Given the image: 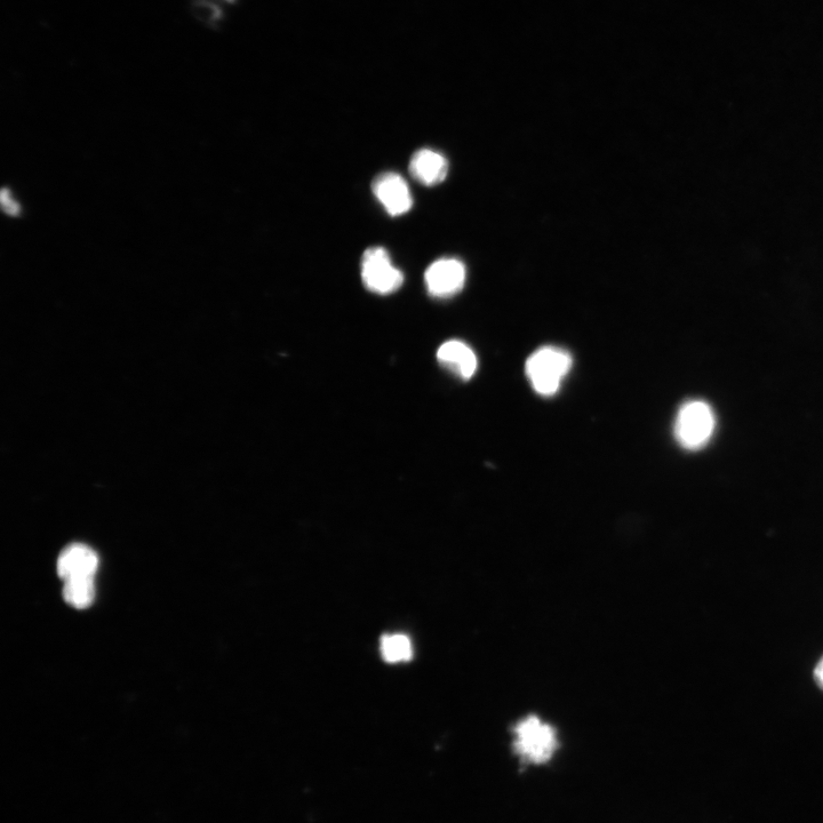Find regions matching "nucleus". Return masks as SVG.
I'll return each mask as SVG.
<instances>
[{"instance_id": "nucleus-1", "label": "nucleus", "mask_w": 823, "mask_h": 823, "mask_svg": "<svg viewBox=\"0 0 823 823\" xmlns=\"http://www.w3.org/2000/svg\"><path fill=\"white\" fill-rule=\"evenodd\" d=\"M573 359L569 351L543 347L535 351L525 365L532 388L541 396H554L570 373Z\"/></svg>"}, {"instance_id": "nucleus-2", "label": "nucleus", "mask_w": 823, "mask_h": 823, "mask_svg": "<svg viewBox=\"0 0 823 823\" xmlns=\"http://www.w3.org/2000/svg\"><path fill=\"white\" fill-rule=\"evenodd\" d=\"M514 735L515 753L526 763H546L558 748L554 727L535 715L521 719L514 727Z\"/></svg>"}, {"instance_id": "nucleus-3", "label": "nucleus", "mask_w": 823, "mask_h": 823, "mask_svg": "<svg viewBox=\"0 0 823 823\" xmlns=\"http://www.w3.org/2000/svg\"><path fill=\"white\" fill-rule=\"evenodd\" d=\"M716 429V417L713 407L705 401L693 399L684 403L678 410L674 434L676 441L685 450L703 449L713 438Z\"/></svg>"}, {"instance_id": "nucleus-4", "label": "nucleus", "mask_w": 823, "mask_h": 823, "mask_svg": "<svg viewBox=\"0 0 823 823\" xmlns=\"http://www.w3.org/2000/svg\"><path fill=\"white\" fill-rule=\"evenodd\" d=\"M362 279L367 290L382 295L398 291L404 283L402 271L394 267L390 255L382 247H371L365 251Z\"/></svg>"}, {"instance_id": "nucleus-5", "label": "nucleus", "mask_w": 823, "mask_h": 823, "mask_svg": "<svg viewBox=\"0 0 823 823\" xmlns=\"http://www.w3.org/2000/svg\"><path fill=\"white\" fill-rule=\"evenodd\" d=\"M466 276V268L459 260H437L431 263L425 274L427 291L437 299L451 298L463 289Z\"/></svg>"}, {"instance_id": "nucleus-6", "label": "nucleus", "mask_w": 823, "mask_h": 823, "mask_svg": "<svg viewBox=\"0 0 823 823\" xmlns=\"http://www.w3.org/2000/svg\"><path fill=\"white\" fill-rule=\"evenodd\" d=\"M373 194L391 217H401L413 206L411 190L397 173H382L372 185Z\"/></svg>"}, {"instance_id": "nucleus-7", "label": "nucleus", "mask_w": 823, "mask_h": 823, "mask_svg": "<svg viewBox=\"0 0 823 823\" xmlns=\"http://www.w3.org/2000/svg\"><path fill=\"white\" fill-rule=\"evenodd\" d=\"M98 567L97 553L83 543H73L68 546L58 559V574L65 581L75 578H94Z\"/></svg>"}, {"instance_id": "nucleus-8", "label": "nucleus", "mask_w": 823, "mask_h": 823, "mask_svg": "<svg viewBox=\"0 0 823 823\" xmlns=\"http://www.w3.org/2000/svg\"><path fill=\"white\" fill-rule=\"evenodd\" d=\"M437 359L439 364L463 381L473 378L477 371V356L474 350L462 341L445 342L438 349Z\"/></svg>"}, {"instance_id": "nucleus-9", "label": "nucleus", "mask_w": 823, "mask_h": 823, "mask_svg": "<svg viewBox=\"0 0 823 823\" xmlns=\"http://www.w3.org/2000/svg\"><path fill=\"white\" fill-rule=\"evenodd\" d=\"M449 172V162L434 150L421 149L411 158L410 173L421 185L428 187L442 183Z\"/></svg>"}, {"instance_id": "nucleus-10", "label": "nucleus", "mask_w": 823, "mask_h": 823, "mask_svg": "<svg viewBox=\"0 0 823 823\" xmlns=\"http://www.w3.org/2000/svg\"><path fill=\"white\" fill-rule=\"evenodd\" d=\"M95 597L94 578H75L65 581L63 599L78 610L93 604Z\"/></svg>"}, {"instance_id": "nucleus-11", "label": "nucleus", "mask_w": 823, "mask_h": 823, "mask_svg": "<svg viewBox=\"0 0 823 823\" xmlns=\"http://www.w3.org/2000/svg\"><path fill=\"white\" fill-rule=\"evenodd\" d=\"M380 652L388 663L410 661L413 657L411 639L403 634L385 635L381 638Z\"/></svg>"}, {"instance_id": "nucleus-12", "label": "nucleus", "mask_w": 823, "mask_h": 823, "mask_svg": "<svg viewBox=\"0 0 823 823\" xmlns=\"http://www.w3.org/2000/svg\"><path fill=\"white\" fill-rule=\"evenodd\" d=\"M2 204H3V209L7 214H10V215H18L19 214L20 206L13 201V199L11 197V194L7 190H3Z\"/></svg>"}, {"instance_id": "nucleus-13", "label": "nucleus", "mask_w": 823, "mask_h": 823, "mask_svg": "<svg viewBox=\"0 0 823 823\" xmlns=\"http://www.w3.org/2000/svg\"><path fill=\"white\" fill-rule=\"evenodd\" d=\"M814 678L815 682L821 687L823 690V658L819 661L817 667L814 669Z\"/></svg>"}]
</instances>
